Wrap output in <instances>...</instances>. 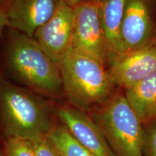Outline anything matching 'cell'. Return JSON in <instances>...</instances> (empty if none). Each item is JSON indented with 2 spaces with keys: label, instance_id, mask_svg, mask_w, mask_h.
Returning <instances> with one entry per match:
<instances>
[{
  "label": "cell",
  "instance_id": "obj_1",
  "mask_svg": "<svg viewBox=\"0 0 156 156\" xmlns=\"http://www.w3.org/2000/svg\"><path fill=\"white\" fill-rule=\"evenodd\" d=\"M59 67L62 90L67 101L85 112L104 103L116 87L107 66L72 48Z\"/></svg>",
  "mask_w": 156,
  "mask_h": 156
},
{
  "label": "cell",
  "instance_id": "obj_2",
  "mask_svg": "<svg viewBox=\"0 0 156 156\" xmlns=\"http://www.w3.org/2000/svg\"><path fill=\"white\" fill-rule=\"evenodd\" d=\"M6 61L12 74L33 90L48 95L63 91L59 65L34 37L14 31L7 44Z\"/></svg>",
  "mask_w": 156,
  "mask_h": 156
},
{
  "label": "cell",
  "instance_id": "obj_3",
  "mask_svg": "<svg viewBox=\"0 0 156 156\" xmlns=\"http://www.w3.org/2000/svg\"><path fill=\"white\" fill-rule=\"evenodd\" d=\"M0 116L7 137L32 140L54 126L44 99L5 81L0 83Z\"/></svg>",
  "mask_w": 156,
  "mask_h": 156
},
{
  "label": "cell",
  "instance_id": "obj_4",
  "mask_svg": "<svg viewBox=\"0 0 156 156\" xmlns=\"http://www.w3.org/2000/svg\"><path fill=\"white\" fill-rule=\"evenodd\" d=\"M93 119L116 156H144L143 125L124 93L116 92L94 109Z\"/></svg>",
  "mask_w": 156,
  "mask_h": 156
},
{
  "label": "cell",
  "instance_id": "obj_5",
  "mask_svg": "<svg viewBox=\"0 0 156 156\" xmlns=\"http://www.w3.org/2000/svg\"><path fill=\"white\" fill-rule=\"evenodd\" d=\"M100 2H87L74 7L71 48L96 58L108 67L112 58L99 14Z\"/></svg>",
  "mask_w": 156,
  "mask_h": 156
},
{
  "label": "cell",
  "instance_id": "obj_6",
  "mask_svg": "<svg viewBox=\"0 0 156 156\" xmlns=\"http://www.w3.org/2000/svg\"><path fill=\"white\" fill-rule=\"evenodd\" d=\"M120 41L121 54L155 44L156 0H127Z\"/></svg>",
  "mask_w": 156,
  "mask_h": 156
},
{
  "label": "cell",
  "instance_id": "obj_7",
  "mask_svg": "<svg viewBox=\"0 0 156 156\" xmlns=\"http://www.w3.org/2000/svg\"><path fill=\"white\" fill-rule=\"evenodd\" d=\"M74 18V7L59 0L53 15L34 35L41 46L58 65L71 48Z\"/></svg>",
  "mask_w": 156,
  "mask_h": 156
},
{
  "label": "cell",
  "instance_id": "obj_8",
  "mask_svg": "<svg viewBox=\"0 0 156 156\" xmlns=\"http://www.w3.org/2000/svg\"><path fill=\"white\" fill-rule=\"evenodd\" d=\"M108 69L116 87L132 86L156 71V43L114 56Z\"/></svg>",
  "mask_w": 156,
  "mask_h": 156
},
{
  "label": "cell",
  "instance_id": "obj_9",
  "mask_svg": "<svg viewBox=\"0 0 156 156\" xmlns=\"http://www.w3.org/2000/svg\"><path fill=\"white\" fill-rule=\"evenodd\" d=\"M56 115L77 141L94 156H116L93 117L73 106H60Z\"/></svg>",
  "mask_w": 156,
  "mask_h": 156
},
{
  "label": "cell",
  "instance_id": "obj_10",
  "mask_svg": "<svg viewBox=\"0 0 156 156\" xmlns=\"http://www.w3.org/2000/svg\"><path fill=\"white\" fill-rule=\"evenodd\" d=\"M59 0H8L2 7L8 26L34 37L37 30L51 18Z\"/></svg>",
  "mask_w": 156,
  "mask_h": 156
},
{
  "label": "cell",
  "instance_id": "obj_11",
  "mask_svg": "<svg viewBox=\"0 0 156 156\" xmlns=\"http://www.w3.org/2000/svg\"><path fill=\"white\" fill-rule=\"evenodd\" d=\"M124 93L142 125L156 118V71L124 89Z\"/></svg>",
  "mask_w": 156,
  "mask_h": 156
},
{
  "label": "cell",
  "instance_id": "obj_12",
  "mask_svg": "<svg viewBox=\"0 0 156 156\" xmlns=\"http://www.w3.org/2000/svg\"><path fill=\"white\" fill-rule=\"evenodd\" d=\"M126 2L127 0H101L99 3L101 22L112 57L121 54L120 32Z\"/></svg>",
  "mask_w": 156,
  "mask_h": 156
},
{
  "label": "cell",
  "instance_id": "obj_13",
  "mask_svg": "<svg viewBox=\"0 0 156 156\" xmlns=\"http://www.w3.org/2000/svg\"><path fill=\"white\" fill-rule=\"evenodd\" d=\"M48 136L61 156H94L81 145L62 124L54 126Z\"/></svg>",
  "mask_w": 156,
  "mask_h": 156
},
{
  "label": "cell",
  "instance_id": "obj_14",
  "mask_svg": "<svg viewBox=\"0 0 156 156\" xmlns=\"http://www.w3.org/2000/svg\"><path fill=\"white\" fill-rule=\"evenodd\" d=\"M4 156H35L31 140L7 137L5 142Z\"/></svg>",
  "mask_w": 156,
  "mask_h": 156
},
{
  "label": "cell",
  "instance_id": "obj_15",
  "mask_svg": "<svg viewBox=\"0 0 156 156\" xmlns=\"http://www.w3.org/2000/svg\"><path fill=\"white\" fill-rule=\"evenodd\" d=\"M144 156H156V118L143 125Z\"/></svg>",
  "mask_w": 156,
  "mask_h": 156
},
{
  "label": "cell",
  "instance_id": "obj_16",
  "mask_svg": "<svg viewBox=\"0 0 156 156\" xmlns=\"http://www.w3.org/2000/svg\"><path fill=\"white\" fill-rule=\"evenodd\" d=\"M34 148L35 156H61L59 152L48 138V134L31 140Z\"/></svg>",
  "mask_w": 156,
  "mask_h": 156
},
{
  "label": "cell",
  "instance_id": "obj_17",
  "mask_svg": "<svg viewBox=\"0 0 156 156\" xmlns=\"http://www.w3.org/2000/svg\"><path fill=\"white\" fill-rule=\"evenodd\" d=\"M5 26H8L7 19L2 8H0V34Z\"/></svg>",
  "mask_w": 156,
  "mask_h": 156
},
{
  "label": "cell",
  "instance_id": "obj_18",
  "mask_svg": "<svg viewBox=\"0 0 156 156\" xmlns=\"http://www.w3.org/2000/svg\"><path fill=\"white\" fill-rule=\"evenodd\" d=\"M66 3L72 7L79 5L83 2H101V0H64Z\"/></svg>",
  "mask_w": 156,
  "mask_h": 156
},
{
  "label": "cell",
  "instance_id": "obj_19",
  "mask_svg": "<svg viewBox=\"0 0 156 156\" xmlns=\"http://www.w3.org/2000/svg\"><path fill=\"white\" fill-rule=\"evenodd\" d=\"M7 2H8V0H0V8H2Z\"/></svg>",
  "mask_w": 156,
  "mask_h": 156
},
{
  "label": "cell",
  "instance_id": "obj_20",
  "mask_svg": "<svg viewBox=\"0 0 156 156\" xmlns=\"http://www.w3.org/2000/svg\"><path fill=\"white\" fill-rule=\"evenodd\" d=\"M0 156H4V155H2V154L1 153V152H0Z\"/></svg>",
  "mask_w": 156,
  "mask_h": 156
}]
</instances>
